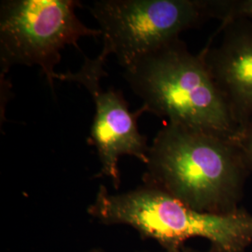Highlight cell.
I'll list each match as a JSON object with an SVG mask.
<instances>
[{
  "label": "cell",
  "instance_id": "cell-8",
  "mask_svg": "<svg viewBox=\"0 0 252 252\" xmlns=\"http://www.w3.org/2000/svg\"><path fill=\"white\" fill-rule=\"evenodd\" d=\"M235 143L243 156L249 170L252 172V116L237 132Z\"/></svg>",
  "mask_w": 252,
  "mask_h": 252
},
{
  "label": "cell",
  "instance_id": "cell-1",
  "mask_svg": "<svg viewBox=\"0 0 252 252\" xmlns=\"http://www.w3.org/2000/svg\"><path fill=\"white\" fill-rule=\"evenodd\" d=\"M143 184L198 212L238 211L251 174L234 139L166 124L150 146Z\"/></svg>",
  "mask_w": 252,
  "mask_h": 252
},
{
  "label": "cell",
  "instance_id": "cell-4",
  "mask_svg": "<svg viewBox=\"0 0 252 252\" xmlns=\"http://www.w3.org/2000/svg\"><path fill=\"white\" fill-rule=\"evenodd\" d=\"M76 0H7L0 5V65L8 72L13 65H36L54 92V68L66 46L78 50L85 36H101L77 17Z\"/></svg>",
  "mask_w": 252,
  "mask_h": 252
},
{
  "label": "cell",
  "instance_id": "cell-11",
  "mask_svg": "<svg viewBox=\"0 0 252 252\" xmlns=\"http://www.w3.org/2000/svg\"><path fill=\"white\" fill-rule=\"evenodd\" d=\"M107 252L104 249L100 248V247H95V248H92L90 250H88L87 252Z\"/></svg>",
  "mask_w": 252,
  "mask_h": 252
},
{
  "label": "cell",
  "instance_id": "cell-5",
  "mask_svg": "<svg viewBox=\"0 0 252 252\" xmlns=\"http://www.w3.org/2000/svg\"><path fill=\"white\" fill-rule=\"evenodd\" d=\"M90 11L103 37L100 54H114L125 68L206 19L219 18V1L101 0Z\"/></svg>",
  "mask_w": 252,
  "mask_h": 252
},
{
  "label": "cell",
  "instance_id": "cell-6",
  "mask_svg": "<svg viewBox=\"0 0 252 252\" xmlns=\"http://www.w3.org/2000/svg\"><path fill=\"white\" fill-rule=\"evenodd\" d=\"M107 58L99 54L96 58L84 57V63L78 72L57 73L56 81L76 82L90 93L95 106L91 129V143L96 149L101 168L96 176L111 180L114 189L121 185L119 161L122 156H132L146 164L150 146L147 137L139 133L138 109L132 113L120 91L101 87L100 81L108 76L105 70Z\"/></svg>",
  "mask_w": 252,
  "mask_h": 252
},
{
  "label": "cell",
  "instance_id": "cell-2",
  "mask_svg": "<svg viewBox=\"0 0 252 252\" xmlns=\"http://www.w3.org/2000/svg\"><path fill=\"white\" fill-rule=\"evenodd\" d=\"M124 69L130 88L142 100L143 112L235 140L238 126L202 54H191L180 38Z\"/></svg>",
  "mask_w": 252,
  "mask_h": 252
},
{
  "label": "cell",
  "instance_id": "cell-9",
  "mask_svg": "<svg viewBox=\"0 0 252 252\" xmlns=\"http://www.w3.org/2000/svg\"><path fill=\"white\" fill-rule=\"evenodd\" d=\"M233 18L252 19V0L224 1L222 21Z\"/></svg>",
  "mask_w": 252,
  "mask_h": 252
},
{
  "label": "cell",
  "instance_id": "cell-7",
  "mask_svg": "<svg viewBox=\"0 0 252 252\" xmlns=\"http://www.w3.org/2000/svg\"><path fill=\"white\" fill-rule=\"evenodd\" d=\"M222 27L221 41L201 54L239 130L252 116V23L227 19Z\"/></svg>",
  "mask_w": 252,
  "mask_h": 252
},
{
  "label": "cell",
  "instance_id": "cell-3",
  "mask_svg": "<svg viewBox=\"0 0 252 252\" xmlns=\"http://www.w3.org/2000/svg\"><path fill=\"white\" fill-rule=\"evenodd\" d=\"M88 215L103 225H126L162 251H176L191 238H203L208 252H246L252 245V214L245 208L230 215L198 212L152 186L142 184L112 194L100 185Z\"/></svg>",
  "mask_w": 252,
  "mask_h": 252
},
{
  "label": "cell",
  "instance_id": "cell-10",
  "mask_svg": "<svg viewBox=\"0 0 252 252\" xmlns=\"http://www.w3.org/2000/svg\"><path fill=\"white\" fill-rule=\"evenodd\" d=\"M149 252V251H142V252ZM161 252H204L198 251V250H195V249H192V248H189L187 246H183L182 248H180L179 250H176V251H162Z\"/></svg>",
  "mask_w": 252,
  "mask_h": 252
}]
</instances>
